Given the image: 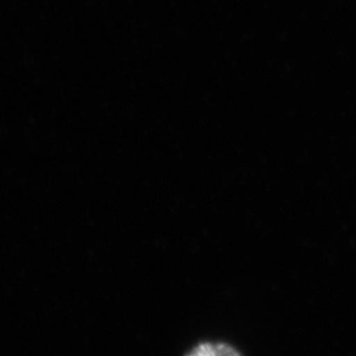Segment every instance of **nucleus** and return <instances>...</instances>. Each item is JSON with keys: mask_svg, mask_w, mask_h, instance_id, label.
<instances>
[{"mask_svg": "<svg viewBox=\"0 0 356 356\" xmlns=\"http://www.w3.org/2000/svg\"><path fill=\"white\" fill-rule=\"evenodd\" d=\"M184 356H242V354L230 343L202 341L192 347Z\"/></svg>", "mask_w": 356, "mask_h": 356, "instance_id": "1", "label": "nucleus"}]
</instances>
